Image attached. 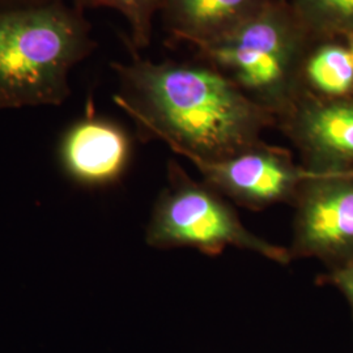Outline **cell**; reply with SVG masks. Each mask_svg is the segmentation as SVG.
<instances>
[{
    "label": "cell",
    "instance_id": "9a60e30c",
    "mask_svg": "<svg viewBox=\"0 0 353 353\" xmlns=\"http://www.w3.org/2000/svg\"><path fill=\"white\" fill-rule=\"evenodd\" d=\"M344 42L347 43V46H348V49L351 51V54H352L353 57V34L345 38V39H344Z\"/></svg>",
    "mask_w": 353,
    "mask_h": 353
},
{
    "label": "cell",
    "instance_id": "4fadbf2b",
    "mask_svg": "<svg viewBox=\"0 0 353 353\" xmlns=\"http://www.w3.org/2000/svg\"><path fill=\"white\" fill-rule=\"evenodd\" d=\"M323 281L341 292L350 305L353 319V261L338 268L330 270L327 275H325Z\"/></svg>",
    "mask_w": 353,
    "mask_h": 353
},
{
    "label": "cell",
    "instance_id": "7a4b0ae2",
    "mask_svg": "<svg viewBox=\"0 0 353 353\" xmlns=\"http://www.w3.org/2000/svg\"><path fill=\"white\" fill-rule=\"evenodd\" d=\"M96 46L84 12L64 0L0 10V110L63 105Z\"/></svg>",
    "mask_w": 353,
    "mask_h": 353
},
{
    "label": "cell",
    "instance_id": "7c38bea8",
    "mask_svg": "<svg viewBox=\"0 0 353 353\" xmlns=\"http://www.w3.org/2000/svg\"><path fill=\"white\" fill-rule=\"evenodd\" d=\"M161 3L163 0H71V4L83 12L109 8L121 13L128 26L127 46L135 52L151 45L153 23L160 13Z\"/></svg>",
    "mask_w": 353,
    "mask_h": 353
},
{
    "label": "cell",
    "instance_id": "8992f818",
    "mask_svg": "<svg viewBox=\"0 0 353 353\" xmlns=\"http://www.w3.org/2000/svg\"><path fill=\"white\" fill-rule=\"evenodd\" d=\"M189 161L207 185L232 202L254 211L279 203H293L303 182L316 174L297 164L288 150L263 140L227 159Z\"/></svg>",
    "mask_w": 353,
    "mask_h": 353
},
{
    "label": "cell",
    "instance_id": "5bb4252c",
    "mask_svg": "<svg viewBox=\"0 0 353 353\" xmlns=\"http://www.w3.org/2000/svg\"><path fill=\"white\" fill-rule=\"evenodd\" d=\"M50 1H55V0H0V10L37 6V4H45V3H50Z\"/></svg>",
    "mask_w": 353,
    "mask_h": 353
},
{
    "label": "cell",
    "instance_id": "277c9868",
    "mask_svg": "<svg viewBox=\"0 0 353 353\" xmlns=\"http://www.w3.org/2000/svg\"><path fill=\"white\" fill-rule=\"evenodd\" d=\"M145 242L154 249L191 248L211 256L237 248L278 265L292 261L288 248L252 233L224 195L192 179L176 161L168 165V185L153 204Z\"/></svg>",
    "mask_w": 353,
    "mask_h": 353
},
{
    "label": "cell",
    "instance_id": "8fae6325",
    "mask_svg": "<svg viewBox=\"0 0 353 353\" xmlns=\"http://www.w3.org/2000/svg\"><path fill=\"white\" fill-rule=\"evenodd\" d=\"M316 41L353 34V0H287Z\"/></svg>",
    "mask_w": 353,
    "mask_h": 353
},
{
    "label": "cell",
    "instance_id": "30bf717a",
    "mask_svg": "<svg viewBox=\"0 0 353 353\" xmlns=\"http://www.w3.org/2000/svg\"><path fill=\"white\" fill-rule=\"evenodd\" d=\"M303 87L322 99L353 97V57L341 39L316 41L305 59Z\"/></svg>",
    "mask_w": 353,
    "mask_h": 353
},
{
    "label": "cell",
    "instance_id": "9c48e42d",
    "mask_svg": "<svg viewBox=\"0 0 353 353\" xmlns=\"http://www.w3.org/2000/svg\"><path fill=\"white\" fill-rule=\"evenodd\" d=\"M274 0H163L165 30L194 48L227 37Z\"/></svg>",
    "mask_w": 353,
    "mask_h": 353
},
{
    "label": "cell",
    "instance_id": "52a82bcc",
    "mask_svg": "<svg viewBox=\"0 0 353 353\" xmlns=\"http://www.w3.org/2000/svg\"><path fill=\"white\" fill-rule=\"evenodd\" d=\"M279 127L314 173L353 170V97L322 99L305 90Z\"/></svg>",
    "mask_w": 353,
    "mask_h": 353
},
{
    "label": "cell",
    "instance_id": "3957f363",
    "mask_svg": "<svg viewBox=\"0 0 353 353\" xmlns=\"http://www.w3.org/2000/svg\"><path fill=\"white\" fill-rule=\"evenodd\" d=\"M316 41L287 0H274L227 37L195 50L278 125L306 90L303 64Z\"/></svg>",
    "mask_w": 353,
    "mask_h": 353
},
{
    "label": "cell",
    "instance_id": "6da1fadb",
    "mask_svg": "<svg viewBox=\"0 0 353 353\" xmlns=\"http://www.w3.org/2000/svg\"><path fill=\"white\" fill-rule=\"evenodd\" d=\"M112 63L114 102L143 141L159 140L185 159L221 160L262 141L276 119L211 64L153 62L130 51Z\"/></svg>",
    "mask_w": 353,
    "mask_h": 353
},
{
    "label": "cell",
    "instance_id": "ba28073f",
    "mask_svg": "<svg viewBox=\"0 0 353 353\" xmlns=\"http://www.w3.org/2000/svg\"><path fill=\"white\" fill-rule=\"evenodd\" d=\"M132 159L126 128L93 112L67 127L58 143L64 174L85 189H105L119 182Z\"/></svg>",
    "mask_w": 353,
    "mask_h": 353
},
{
    "label": "cell",
    "instance_id": "5b68a950",
    "mask_svg": "<svg viewBox=\"0 0 353 353\" xmlns=\"http://www.w3.org/2000/svg\"><path fill=\"white\" fill-rule=\"evenodd\" d=\"M292 204V259L316 258L330 270L352 262L353 170L316 173Z\"/></svg>",
    "mask_w": 353,
    "mask_h": 353
}]
</instances>
